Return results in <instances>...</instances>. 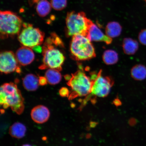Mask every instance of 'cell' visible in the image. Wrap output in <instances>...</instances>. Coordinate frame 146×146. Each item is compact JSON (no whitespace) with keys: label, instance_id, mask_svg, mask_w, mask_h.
Masks as SVG:
<instances>
[{"label":"cell","instance_id":"6","mask_svg":"<svg viewBox=\"0 0 146 146\" xmlns=\"http://www.w3.org/2000/svg\"><path fill=\"white\" fill-rule=\"evenodd\" d=\"M0 23L2 39L19 34L23 25L21 18L16 13L9 11H1Z\"/></svg>","mask_w":146,"mask_h":146},{"label":"cell","instance_id":"4","mask_svg":"<svg viewBox=\"0 0 146 146\" xmlns=\"http://www.w3.org/2000/svg\"><path fill=\"white\" fill-rule=\"evenodd\" d=\"M93 23L87 18L84 12H69L66 18V35L67 37H70L80 34L87 37L89 29Z\"/></svg>","mask_w":146,"mask_h":146},{"label":"cell","instance_id":"8","mask_svg":"<svg viewBox=\"0 0 146 146\" xmlns=\"http://www.w3.org/2000/svg\"><path fill=\"white\" fill-rule=\"evenodd\" d=\"M102 71L100 70L93 84L90 94L99 98H104L110 92L114 81L109 76H102Z\"/></svg>","mask_w":146,"mask_h":146},{"label":"cell","instance_id":"18","mask_svg":"<svg viewBox=\"0 0 146 146\" xmlns=\"http://www.w3.org/2000/svg\"><path fill=\"white\" fill-rule=\"evenodd\" d=\"M47 83L52 85L59 83L62 79V76L60 71L56 69L49 68L45 74Z\"/></svg>","mask_w":146,"mask_h":146},{"label":"cell","instance_id":"3","mask_svg":"<svg viewBox=\"0 0 146 146\" xmlns=\"http://www.w3.org/2000/svg\"><path fill=\"white\" fill-rule=\"evenodd\" d=\"M0 103L3 108L10 107L18 114L23 112L25 108L24 98L17 85L12 82L3 84L0 89Z\"/></svg>","mask_w":146,"mask_h":146},{"label":"cell","instance_id":"10","mask_svg":"<svg viewBox=\"0 0 146 146\" xmlns=\"http://www.w3.org/2000/svg\"><path fill=\"white\" fill-rule=\"evenodd\" d=\"M87 38L91 41L103 42L107 44L112 42V39L102 31L97 25L94 23L89 29Z\"/></svg>","mask_w":146,"mask_h":146},{"label":"cell","instance_id":"13","mask_svg":"<svg viewBox=\"0 0 146 146\" xmlns=\"http://www.w3.org/2000/svg\"><path fill=\"white\" fill-rule=\"evenodd\" d=\"M23 85L27 91H35L37 90L39 85V78L32 74L27 75L23 78Z\"/></svg>","mask_w":146,"mask_h":146},{"label":"cell","instance_id":"21","mask_svg":"<svg viewBox=\"0 0 146 146\" xmlns=\"http://www.w3.org/2000/svg\"><path fill=\"white\" fill-rule=\"evenodd\" d=\"M52 8L56 11H61L66 8L67 5V0H50Z\"/></svg>","mask_w":146,"mask_h":146},{"label":"cell","instance_id":"14","mask_svg":"<svg viewBox=\"0 0 146 146\" xmlns=\"http://www.w3.org/2000/svg\"><path fill=\"white\" fill-rule=\"evenodd\" d=\"M123 48L125 54L129 55L134 54L138 50V43L132 38H125L123 40Z\"/></svg>","mask_w":146,"mask_h":146},{"label":"cell","instance_id":"16","mask_svg":"<svg viewBox=\"0 0 146 146\" xmlns=\"http://www.w3.org/2000/svg\"><path fill=\"white\" fill-rule=\"evenodd\" d=\"M26 131V127L24 125L17 122L11 126L9 129V133L13 137L21 139L25 136Z\"/></svg>","mask_w":146,"mask_h":146},{"label":"cell","instance_id":"26","mask_svg":"<svg viewBox=\"0 0 146 146\" xmlns=\"http://www.w3.org/2000/svg\"><path fill=\"white\" fill-rule=\"evenodd\" d=\"M114 103L115 104L116 106L119 105L120 104H121V102H120L119 100L116 99L115 100Z\"/></svg>","mask_w":146,"mask_h":146},{"label":"cell","instance_id":"19","mask_svg":"<svg viewBox=\"0 0 146 146\" xmlns=\"http://www.w3.org/2000/svg\"><path fill=\"white\" fill-rule=\"evenodd\" d=\"M131 74L135 80L142 81L146 78V67L141 64L135 65L131 69Z\"/></svg>","mask_w":146,"mask_h":146},{"label":"cell","instance_id":"12","mask_svg":"<svg viewBox=\"0 0 146 146\" xmlns=\"http://www.w3.org/2000/svg\"><path fill=\"white\" fill-rule=\"evenodd\" d=\"M50 112L48 108L44 106L39 105L34 108L31 112L32 119L35 123L42 124L49 119Z\"/></svg>","mask_w":146,"mask_h":146},{"label":"cell","instance_id":"1","mask_svg":"<svg viewBox=\"0 0 146 146\" xmlns=\"http://www.w3.org/2000/svg\"><path fill=\"white\" fill-rule=\"evenodd\" d=\"M51 35L47 38L42 48L43 63L39 68L41 70L51 68L60 71L62 70V66L65 58L62 53L56 46H62V41L58 42L54 45L57 35L55 33H52Z\"/></svg>","mask_w":146,"mask_h":146},{"label":"cell","instance_id":"24","mask_svg":"<svg viewBox=\"0 0 146 146\" xmlns=\"http://www.w3.org/2000/svg\"><path fill=\"white\" fill-rule=\"evenodd\" d=\"M47 83V80L45 77L41 76L39 78V85L42 86L46 84Z\"/></svg>","mask_w":146,"mask_h":146},{"label":"cell","instance_id":"5","mask_svg":"<svg viewBox=\"0 0 146 146\" xmlns=\"http://www.w3.org/2000/svg\"><path fill=\"white\" fill-rule=\"evenodd\" d=\"M70 49L71 56L76 61H86L96 56L95 50L91 41L82 35L72 36Z\"/></svg>","mask_w":146,"mask_h":146},{"label":"cell","instance_id":"9","mask_svg":"<svg viewBox=\"0 0 146 146\" xmlns=\"http://www.w3.org/2000/svg\"><path fill=\"white\" fill-rule=\"evenodd\" d=\"M16 55L12 51L1 52L0 55V71L5 74L15 72H21Z\"/></svg>","mask_w":146,"mask_h":146},{"label":"cell","instance_id":"17","mask_svg":"<svg viewBox=\"0 0 146 146\" xmlns=\"http://www.w3.org/2000/svg\"><path fill=\"white\" fill-rule=\"evenodd\" d=\"M36 12L41 17H45L50 13L52 7L47 0H40L35 6Z\"/></svg>","mask_w":146,"mask_h":146},{"label":"cell","instance_id":"23","mask_svg":"<svg viewBox=\"0 0 146 146\" xmlns=\"http://www.w3.org/2000/svg\"><path fill=\"white\" fill-rule=\"evenodd\" d=\"M69 91L68 89L66 87H62L59 90V94L60 96L63 97H68L69 96Z\"/></svg>","mask_w":146,"mask_h":146},{"label":"cell","instance_id":"11","mask_svg":"<svg viewBox=\"0 0 146 146\" xmlns=\"http://www.w3.org/2000/svg\"><path fill=\"white\" fill-rule=\"evenodd\" d=\"M16 56L20 65L25 66L33 61L35 56L33 51L30 47L23 46L17 50Z\"/></svg>","mask_w":146,"mask_h":146},{"label":"cell","instance_id":"7","mask_svg":"<svg viewBox=\"0 0 146 146\" xmlns=\"http://www.w3.org/2000/svg\"><path fill=\"white\" fill-rule=\"evenodd\" d=\"M22 30L18 34V39L23 46L33 48L39 46L44 40V33L32 25L23 23Z\"/></svg>","mask_w":146,"mask_h":146},{"label":"cell","instance_id":"2","mask_svg":"<svg viewBox=\"0 0 146 146\" xmlns=\"http://www.w3.org/2000/svg\"><path fill=\"white\" fill-rule=\"evenodd\" d=\"M90 75V77L87 76L82 68L72 74L67 83L72 89L69 99L78 96H86L90 94L93 84L97 74L94 72L91 73Z\"/></svg>","mask_w":146,"mask_h":146},{"label":"cell","instance_id":"15","mask_svg":"<svg viewBox=\"0 0 146 146\" xmlns=\"http://www.w3.org/2000/svg\"><path fill=\"white\" fill-rule=\"evenodd\" d=\"M122 27L117 22H110L107 24L105 29L106 34L111 38H114L120 35Z\"/></svg>","mask_w":146,"mask_h":146},{"label":"cell","instance_id":"25","mask_svg":"<svg viewBox=\"0 0 146 146\" xmlns=\"http://www.w3.org/2000/svg\"><path fill=\"white\" fill-rule=\"evenodd\" d=\"M40 1V0H29V2L30 6H35Z\"/></svg>","mask_w":146,"mask_h":146},{"label":"cell","instance_id":"22","mask_svg":"<svg viewBox=\"0 0 146 146\" xmlns=\"http://www.w3.org/2000/svg\"><path fill=\"white\" fill-rule=\"evenodd\" d=\"M138 38L140 42L146 46V29L141 31L138 35Z\"/></svg>","mask_w":146,"mask_h":146},{"label":"cell","instance_id":"20","mask_svg":"<svg viewBox=\"0 0 146 146\" xmlns=\"http://www.w3.org/2000/svg\"><path fill=\"white\" fill-rule=\"evenodd\" d=\"M103 60L106 64H114L118 61V54L114 50H106L103 54Z\"/></svg>","mask_w":146,"mask_h":146},{"label":"cell","instance_id":"27","mask_svg":"<svg viewBox=\"0 0 146 146\" xmlns=\"http://www.w3.org/2000/svg\"><path fill=\"white\" fill-rule=\"evenodd\" d=\"M22 146H32L30 145H29V144H25V145H24Z\"/></svg>","mask_w":146,"mask_h":146}]
</instances>
